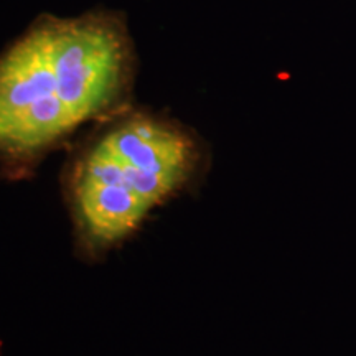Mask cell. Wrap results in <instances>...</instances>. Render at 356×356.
Wrapping results in <instances>:
<instances>
[{"instance_id":"1","label":"cell","mask_w":356,"mask_h":356,"mask_svg":"<svg viewBox=\"0 0 356 356\" xmlns=\"http://www.w3.org/2000/svg\"><path fill=\"white\" fill-rule=\"evenodd\" d=\"M136 61L122 13L40 15L0 55V160L29 162L86 122L118 113Z\"/></svg>"},{"instance_id":"2","label":"cell","mask_w":356,"mask_h":356,"mask_svg":"<svg viewBox=\"0 0 356 356\" xmlns=\"http://www.w3.org/2000/svg\"><path fill=\"white\" fill-rule=\"evenodd\" d=\"M198 162V142L180 122L147 111L115 113L74 162L79 228L92 243L121 241L190 180Z\"/></svg>"}]
</instances>
